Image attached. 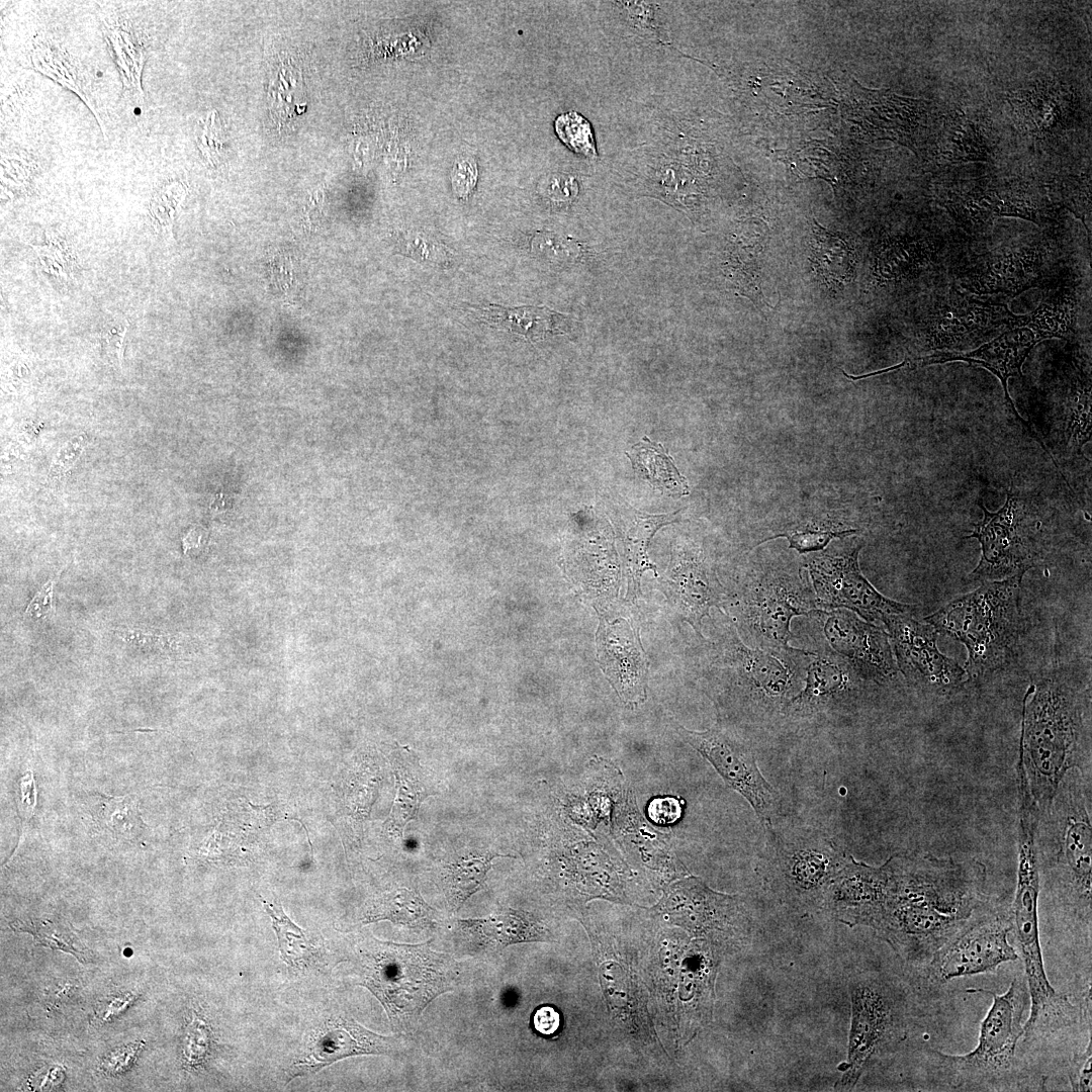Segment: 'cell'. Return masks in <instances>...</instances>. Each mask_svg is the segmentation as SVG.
I'll list each match as a JSON object with an SVG mask.
<instances>
[{"label": "cell", "instance_id": "6da1fadb", "mask_svg": "<svg viewBox=\"0 0 1092 1092\" xmlns=\"http://www.w3.org/2000/svg\"><path fill=\"white\" fill-rule=\"evenodd\" d=\"M886 864V898L873 928L906 961L927 965L980 916L986 868L929 853L895 854Z\"/></svg>", "mask_w": 1092, "mask_h": 1092}, {"label": "cell", "instance_id": "7a4b0ae2", "mask_svg": "<svg viewBox=\"0 0 1092 1092\" xmlns=\"http://www.w3.org/2000/svg\"><path fill=\"white\" fill-rule=\"evenodd\" d=\"M1084 712L1081 694L1055 676L1025 693L1017 770L1037 811H1049L1067 771L1081 767Z\"/></svg>", "mask_w": 1092, "mask_h": 1092}, {"label": "cell", "instance_id": "3957f363", "mask_svg": "<svg viewBox=\"0 0 1092 1092\" xmlns=\"http://www.w3.org/2000/svg\"><path fill=\"white\" fill-rule=\"evenodd\" d=\"M1023 575L986 581L958 597L923 620L965 645L966 671L983 676L1005 666L1013 657L1023 631L1020 607Z\"/></svg>", "mask_w": 1092, "mask_h": 1092}, {"label": "cell", "instance_id": "277c9868", "mask_svg": "<svg viewBox=\"0 0 1092 1092\" xmlns=\"http://www.w3.org/2000/svg\"><path fill=\"white\" fill-rule=\"evenodd\" d=\"M432 940L401 944L367 937L360 946L361 983L399 1028L417 1022L439 995L453 990L459 965L431 948Z\"/></svg>", "mask_w": 1092, "mask_h": 1092}, {"label": "cell", "instance_id": "5b68a950", "mask_svg": "<svg viewBox=\"0 0 1092 1092\" xmlns=\"http://www.w3.org/2000/svg\"><path fill=\"white\" fill-rule=\"evenodd\" d=\"M757 869L782 901L801 909L823 908L827 890L846 859L823 831L807 826L763 827Z\"/></svg>", "mask_w": 1092, "mask_h": 1092}, {"label": "cell", "instance_id": "8992f818", "mask_svg": "<svg viewBox=\"0 0 1092 1092\" xmlns=\"http://www.w3.org/2000/svg\"><path fill=\"white\" fill-rule=\"evenodd\" d=\"M1039 876L1030 839L1020 840L1018 880L1010 919L1024 963L1030 1012L1023 1026L1025 1043L1048 1038L1077 1022L1080 1010L1065 994L1057 992L1048 980L1041 953L1037 898Z\"/></svg>", "mask_w": 1092, "mask_h": 1092}, {"label": "cell", "instance_id": "52a82bcc", "mask_svg": "<svg viewBox=\"0 0 1092 1092\" xmlns=\"http://www.w3.org/2000/svg\"><path fill=\"white\" fill-rule=\"evenodd\" d=\"M992 996L993 1003L972 1052L947 1055L932 1051L936 1071L952 1089L991 1090L1000 1087L1015 1069L1016 1048L1030 1002L1026 981L1015 977L1004 994Z\"/></svg>", "mask_w": 1092, "mask_h": 1092}, {"label": "cell", "instance_id": "ba28073f", "mask_svg": "<svg viewBox=\"0 0 1092 1092\" xmlns=\"http://www.w3.org/2000/svg\"><path fill=\"white\" fill-rule=\"evenodd\" d=\"M723 658L735 671L740 706L748 721L770 725L804 685L810 651L776 652L745 645L734 628L725 636Z\"/></svg>", "mask_w": 1092, "mask_h": 1092}, {"label": "cell", "instance_id": "9c48e42d", "mask_svg": "<svg viewBox=\"0 0 1092 1092\" xmlns=\"http://www.w3.org/2000/svg\"><path fill=\"white\" fill-rule=\"evenodd\" d=\"M738 603L740 621L752 644L776 652L793 648L789 645L792 619L818 609L807 580L784 571H766L750 578Z\"/></svg>", "mask_w": 1092, "mask_h": 1092}, {"label": "cell", "instance_id": "30bf717a", "mask_svg": "<svg viewBox=\"0 0 1092 1092\" xmlns=\"http://www.w3.org/2000/svg\"><path fill=\"white\" fill-rule=\"evenodd\" d=\"M979 506L983 519L965 537L978 539L982 549L981 559L969 579L983 583L1024 575L1034 565L1038 552L1026 521V507L1013 484L999 511H988L981 499Z\"/></svg>", "mask_w": 1092, "mask_h": 1092}, {"label": "cell", "instance_id": "8fae6325", "mask_svg": "<svg viewBox=\"0 0 1092 1092\" xmlns=\"http://www.w3.org/2000/svg\"><path fill=\"white\" fill-rule=\"evenodd\" d=\"M677 734L706 760L724 782L752 807L761 825L774 824L780 809L779 793L765 780L752 748L720 723L705 731H692L674 723Z\"/></svg>", "mask_w": 1092, "mask_h": 1092}, {"label": "cell", "instance_id": "7c38bea8", "mask_svg": "<svg viewBox=\"0 0 1092 1092\" xmlns=\"http://www.w3.org/2000/svg\"><path fill=\"white\" fill-rule=\"evenodd\" d=\"M861 545L839 554H823L809 561L817 608H843L870 623L885 622L891 616L912 613L913 607L880 594L861 574L857 557Z\"/></svg>", "mask_w": 1092, "mask_h": 1092}, {"label": "cell", "instance_id": "4fadbf2b", "mask_svg": "<svg viewBox=\"0 0 1092 1092\" xmlns=\"http://www.w3.org/2000/svg\"><path fill=\"white\" fill-rule=\"evenodd\" d=\"M1012 932L1010 913L979 916L944 944L927 964L932 979L945 982L954 978L989 973L1019 954L1009 943Z\"/></svg>", "mask_w": 1092, "mask_h": 1092}, {"label": "cell", "instance_id": "5bb4252c", "mask_svg": "<svg viewBox=\"0 0 1092 1092\" xmlns=\"http://www.w3.org/2000/svg\"><path fill=\"white\" fill-rule=\"evenodd\" d=\"M898 670L915 687L944 693L962 686L968 673L937 647V631L929 623L915 620L911 613L889 617L884 622Z\"/></svg>", "mask_w": 1092, "mask_h": 1092}, {"label": "cell", "instance_id": "9a60e30c", "mask_svg": "<svg viewBox=\"0 0 1092 1092\" xmlns=\"http://www.w3.org/2000/svg\"><path fill=\"white\" fill-rule=\"evenodd\" d=\"M811 652L804 685L783 713L789 722H820L850 706L864 680L853 666L828 645Z\"/></svg>", "mask_w": 1092, "mask_h": 1092}, {"label": "cell", "instance_id": "2e32d148", "mask_svg": "<svg viewBox=\"0 0 1092 1092\" xmlns=\"http://www.w3.org/2000/svg\"><path fill=\"white\" fill-rule=\"evenodd\" d=\"M827 645L844 657L864 680L885 685L896 677L898 667L889 634L861 620L849 610H815Z\"/></svg>", "mask_w": 1092, "mask_h": 1092}, {"label": "cell", "instance_id": "e0dca14e", "mask_svg": "<svg viewBox=\"0 0 1092 1092\" xmlns=\"http://www.w3.org/2000/svg\"><path fill=\"white\" fill-rule=\"evenodd\" d=\"M1060 850L1057 864L1064 888L1072 895L1087 926L1091 927V824L1082 794L1069 788L1060 798Z\"/></svg>", "mask_w": 1092, "mask_h": 1092}, {"label": "cell", "instance_id": "ac0fdd59", "mask_svg": "<svg viewBox=\"0 0 1092 1092\" xmlns=\"http://www.w3.org/2000/svg\"><path fill=\"white\" fill-rule=\"evenodd\" d=\"M1043 340V336L1029 324L1027 315H1024L1023 321L1020 324L1003 331L998 337L981 345L975 350L969 352H938L918 359L917 364L929 365L964 361L973 365L982 366L994 373L1002 383L1005 402L1013 419L1040 444L1042 449L1052 458L1039 437H1037L1029 424L1017 413L1008 391V379L1010 377L1022 378L1021 368L1025 359L1034 346Z\"/></svg>", "mask_w": 1092, "mask_h": 1092}, {"label": "cell", "instance_id": "d6986e66", "mask_svg": "<svg viewBox=\"0 0 1092 1092\" xmlns=\"http://www.w3.org/2000/svg\"><path fill=\"white\" fill-rule=\"evenodd\" d=\"M1049 247L1042 243L990 253L969 265L961 285L975 294L1017 295L1039 286L1045 273Z\"/></svg>", "mask_w": 1092, "mask_h": 1092}, {"label": "cell", "instance_id": "ffe728a7", "mask_svg": "<svg viewBox=\"0 0 1092 1092\" xmlns=\"http://www.w3.org/2000/svg\"><path fill=\"white\" fill-rule=\"evenodd\" d=\"M850 992L852 1022L848 1062L841 1078L845 1087H852L857 1082L870 1059L891 1038L896 1023L894 1003L880 984L861 982Z\"/></svg>", "mask_w": 1092, "mask_h": 1092}, {"label": "cell", "instance_id": "44dd1931", "mask_svg": "<svg viewBox=\"0 0 1092 1092\" xmlns=\"http://www.w3.org/2000/svg\"><path fill=\"white\" fill-rule=\"evenodd\" d=\"M1023 317L1002 304L956 297L932 311L926 339L933 350L956 349L976 344L1002 328L1010 329Z\"/></svg>", "mask_w": 1092, "mask_h": 1092}, {"label": "cell", "instance_id": "7402d4cb", "mask_svg": "<svg viewBox=\"0 0 1092 1092\" xmlns=\"http://www.w3.org/2000/svg\"><path fill=\"white\" fill-rule=\"evenodd\" d=\"M887 885L886 862L872 867L847 855L827 890L823 908L849 926L873 928L885 902Z\"/></svg>", "mask_w": 1092, "mask_h": 1092}, {"label": "cell", "instance_id": "603a6c76", "mask_svg": "<svg viewBox=\"0 0 1092 1092\" xmlns=\"http://www.w3.org/2000/svg\"><path fill=\"white\" fill-rule=\"evenodd\" d=\"M395 1046L393 1037L377 1034L354 1019L335 1018L313 1034L304 1053L290 1067L288 1079L314 1074L348 1057L390 1054Z\"/></svg>", "mask_w": 1092, "mask_h": 1092}, {"label": "cell", "instance_id": "cb8c5ba5", "mask_svg": "<svg viewBox=\"0 0 1092 1092\" xmlns=\"http://www.w3.org/2000/svg\"><path fill=\"white\" fill-rule=\"evenodd\" d=\"M456 945L469 954L494 953L521 942L549 941V929L533 914L508 908L490 916L457 919L453 924Z\"/></svg>", "mask_w": 1092, "mask_h": 1092}, {"label": "cell", "instance_id": "d4e9b609", "mask_svg": "<svg viewBox=\"0 0 1092 1092\" xmlns=\"http://www.w3.org/2000/svg\"><path fill=\"white\" fill-rule=\"evenodd\" d=\"M605 624L598 632V655L609 680L622 702L629 706L646 699V663L640 641L626 621Z\"/></svg>", "mask_w": 1092, "mask_h": 1092}, {"label": "cell", "instance_id": "484cf974", "mask_svg": "<svg viewBox=\"0 0 1092 1092\" xmlns=\"http://www.w3.org/2000/svg\"><path fill=\"white\" fill-rule=\"evenodd\" d=\"M613 512L612 520L624 547L629 592L636 594L640 589L642 574L646 570H654V565L647 555L651 538L659 528L673 523L676 514L650 515L630 508L624 503L623 506L613 509Z\"/></svg>", "mask_w": 1092, "mask_h": 1092}, {"label": "cell", "instance_id": "4316f807", "mask_svg": "<svg viewBox=\"0 0 1092 1092\" xmlns=\"http://www.w3.org/2000/svg\"><path fill=\"white\" fill-rule=\"evenodd\" d=\"M104 37L118 68L123 92L133 100L141 112L145 103L142 73L147 58V48L140 32L127 20L105 22Z\"/></svg>", "mask_w": 1092, "mask_h": 1092}, {"label": "cell", "instance_id": "83f0119b", "mask_svg": "<svg viewBox=\"0 0 1092 1092\" xmlns=\"http://www.w3.org/2000/svg\"><path fill=\"white\" fill-rule=\"evenodd\" d=\"M485 323L538 342L548 335L566 332V315L546 306L503 307L489 304L474 309Z\"/></svg>", "mask_w": 1092, "mask_h": 1092}, {"label": "cell", "instance_id": "f1b7e54d", "mask_svg": "<svg viewBox=\"0 0 1092 1092\" xmlns=\"http://www.w3.org/2000/svg\"><path fill=\"white\" fill-rule=\"evenodd\" d=\"M933 156L940 163L986 160L990 144L981 125L962 112L945 118L934 139Z\"/></svg>", "mask_w": 1092, "mask_h": 1092}, {"label": "cell", "instance_id": "f546056e", "mask_svg": "<svg viewBox=\"0 0 1092 1092\" xmlns=\"http://www.w3.org/2000/svg\"><path fill=\"white\" fill-rule=\"evenodd\" d=\"M636 474L646 480L653 489L673 497L690 493V487L662 444L644 437L641 442L625 453Z\"/></svg>", "mask_w": 1092, "mask_h": 1092}, {"label": "cell", "instance_id": "4dcf8cb0", "mask_svg": "<svg viewBox=\"0 0 1092 1092\" xmlns=\"http://www.w3.org/2000/svg\"><path fill=\"white\" fill-rule=\"evenodd\" d=\"M30 58L35 70L70 89L81 98L94 113L105 135L101 117L91 96L89 84L70 55L55 41L36 36Z\"/></svg>", "mask_w": 1092, "mask_h": 1092}, {"label": "cell", "instance_id": "1f68e13d", "mask_svg": "<svg viewBox=\"0 0 1092 1092\" xmlns=\"http://www.w3.org/2000/svg\"><path fill=\"white\" fill-rule=\"evenodd\" d=\"M673 593L682 616L700 634L703 618L721 601L722 592L701 564L688 563L674 574Z\"/></svg>", "mask_w": 1092, "mask_h": 1092}, {"label": "cell", "instance_id": "d6a6232c", "mask_svg": "<svg viewBox=\"0 0 1092 1092\" xmlns=\"http://www.w3.org/2000/svg\"><path fill=\"white\" fill-rule=\"evenodd\" d=\"M1060 421V445L1082 456L1083 446L1091 440V381L1086 374H1077L1070 382Z\"/></svg>", "mask_w": 1092, "mask_h": 1092}, {"label": "cell", "instance_id": "836d02e7", "mask_svg": "<svg viewBox=\"0 0 1092 1092\" xmlns=\"http://www.w3.org/2000/svg\"><path fill=\"white\" fill-rule=\"evenodd\" d=\"M435 916V909L418 892L399 888L372 900L362 922L368 924L388 920L397 925L421 928L431 925Z\"/></svg>", "mask_w": 1092, "mask_h": 1092}, {"label": "cell", "instance_id": "e575fe53", "mask_svg": "<svg viewBox=\"0 0 1092 1092\" xmlns=\"http://www.w3.org/2000/svg\"><path fill=\"white\" fill-rule=\"evenodd\" d=\"M397 795L387 821V829L401 837L405 824L416 818L422 802L436 791L429 785L419 762L408 756L395 770Z\"/></svg>", "mask_w": 1092, "mask_h": 1092}, {"label": "cell", "instance_id": "d590c367", "mask_svg": "<svg viewBox=\"0 0 1092 1092\" xmlns=\"http://www.w3.org/2000/svg\"><path fill=\"white\" fill-rule=\"evenodd\" d=\"M511 857L510 854L485 852L469 854L447 864L444 872V890L448 906L456 912L477 891L483 889L486 875L494 857Z\"/></svg>", "mask_w": 1092, "mask_h": 1092}, {"label": "cell", "instance_id": "8d00e7d4", "mask_svg": "<svg viewBox=\"0 0 1092 1092\" xmlns=\"http://www.w3.org/2000/svg\"><path fill=\"white\" fill-rule=\"evenodd\" d=\"M1061 90L1048 84L1021 90L1011 99V104L1025 127L1034 133H1044L1062 121L1064 101Z\"/></svg>", "mask_w": 1092, "mask_h": 1092}, {"label": "cell", "instance_id": "74e56055", "mask_svg": "<svg viewBox=\"0 0 1092 1092\" xmlns=\"http://www.w3.org/2000/svg\"><path fill=\"white\" fill-rule=\"evenodd\" d=\"M821 277L831 284H844L852 278L853 255L844 241L816 224L812 260Z\"/></svg>", "mask_w": 1092, "mask_h": 1092}, {"label": "cell", "instance_id": "f35d334b", "mask_svg": "<svg viewBox=\"0 0 1092 1092\" xmlns=\"http://www.w3.org/2000/svg\"><path fill=\"white\" fill-rule=\"evenodd\" d=\"M1027 321L1044 340L1071 336L1076 322L1074 293L1069 289H1061L1049 294L1031 314L1027 315Z\"/></svg>", "mask_w": 1092, "mask_h": 1092}, {"label": "cell", "instance_id": "ab89813d", "mask_svg": "<svg viewBox=\"0 0 1092 1092\" xmlns=\"http://www.w3.org/2000/svg\"><path fill=\"white\" fill-rule=\"evenodd\" d=\"M260 900L272 920L281 960L286 965L296 968L312 951L305 932L285 914L281 904L269 903L262 897Z\"/></svg>", "mask_w": 1092, "mask_h": 1092}, {"label": "cell", "instance_id": "60d3db41", "mask_svg": "<svg viewBox=\"0 0 1092 1092\" xmlns=\"http://www.w3.org/2000/svg\"><path fill=\"white\" fill-rule=\"evenodd\" d=\"M271 111L279 123L288 122L299 114L303 105V91L300 75L288 62L279 68L270 84Z\"/></svg>", "mask_w": 1092, "mask_h": 1092}, {"label": "cell", "instance_id": "b9f144b4", "mask_svg": "<svg viewBox=\"0 0 1092 1092\" xmlns=\"http://www.w3.org/2000/svg\"><path fill=\"white\" fill-rule=\"evenodd\" d=\"M15 931L30 933L35 942L53 949L70 952L81 963L87 962V952L71 929L51 920L16 921L10 924Z\"/></svg>", "mask_w": 1092, "mask_h": 1092}, {"label": "cell", "instance_id": "7bdbcfd3", "mask_svg": "<svg viewBox=\"0 0 1092 1092\" xmlns=\"http://www.w3.org/2000/svg\"><path fill=\"white\" fill-rule=\"evenodd\" d=\"M558 138L572 151L588 159L597 158V149L590 123L579 113L570 111L555 120Z\"/></svg>", "mask_w": 1092, "mask_h": 1092}, {"label": "cell", "instance_id": "ee69618b", "mask_svg": "<svg viewBox=\"0 0 1092 1092\" xmlns=\"http://www.w3.org/2000/svg\"><path fill=\"white\" fill-rule=\"evenodd\" d=\"M112 632L133 647L176 658L180 654V638L155 629L118 627Z\"/></svg>", "mask_w": 1092, "mask_h": 1092}, {"label": "cell", "instance_id": "f6af8a7d", "mask_svg": "<svg viewBox=\"0 0 1092 1092\" xmlns=\"http://www.w3.org/2000/svg\"><path fill=\"white\" fill-rule=\"evenodd\" d=\"M102 821L116 833L132 836L143 824L136 817L135 804L129 797L108 799L102 806Z\"/></svg>", "mask_w": 1092, "mask_h": 1092}, {"label": "cell", "instance_id": "bcb514c9", "mask_svg": "<svg viewBox=\"0 0 1092 1092\" xmlns=\"http://www.w3.org/2000/svg\"><path fill=\"white\" fill-rule=\"evenodd\" d=\"M198 148L212 167L223 162L225 141L219 116L215 110L208 113L197 134Z\"/></svg>", "mask_w": 1092, "mask_h": 1092}, {"label": "cell", "instance_id": "7dc6e473", "mask_svg": "<svg viewBox=\"0 0 1092 1092\" xmlns=\"http://www.w3.org/2000/svg\"><path fill=\"white\" fill-rule=\"evenodd\" d=\"M1058 193L1063 204L1085 222L1091 211L1090 180L1086 176L1066 178L1059 183Z\"/></svg>", "mask_w": 1092, "mask_h": 1092}, {"label": "cell", "instance_id": "c3c4849f", "mask_svg": "<svg viewBox=\"0 0 1092 1092\" xmlns=\"http://www.w3.org/2000/svg\"><path fill=\"white\" fill-rule=\"evenodd\" d=\"M210 1046V1030L206 1021L194 1013L192 1020L187 1026L184 1041L183 1055L186 1064L190 1067L198 1066L204 1061Z\"/></svg>", "mask_w": 1092, "mask_h": 1092}, {"label": "cell", "instance_id": "681fc988", "mask_svg": "<svg viewBox=\"0 0 1092 1092\" xmlns=\"http://www.w3.org/2000/svg\"><path fill=\"white\" fill-rule=\"evenodd\" d=\"M396 249L421 261L443 264L448 260L447 251L442 245L421 235H399L396 239Z\"/></svg>", "mask_w": 1092, "mask_h": 1092}, {"label": "cell", "instance_id": "f907efd6", "mask_svg": "<svg viewBox=\"0 0 1092 1092\" xmlns=\"http://www.w3.org/2000/svg\"><path fill=\"white\" fill-rule=\"evenodd\" d=\"M621 10H624L626 18L638 33L651 37L659 42L661 39L658 27L655 24V5L649 2H615Z\"/></svg>", "mask_w": 1092, "mask_h": 1092}, {"label": "cell", "instance_id": "816d5d0a", "mask_svg": "<svg viewBox=\"0 0 1092 1092\" xmlns=\"http://www.w3.org/2000/svg\"><path fill=\"white\" fill-rule=\"evenodd\" d=\"M87 445L85 435L75 436L67 441L54 457L48 478L60 479L75 464Z\"/></svg>", "mask_w": 1092, "mask_h": 1092}, {"label": "cell", "instance_id": "f5cc1de1", "mask_svg": "<svg viewBox=\"0 0 1092 1092\" xmlns=\"http://www.w3.org/2000/svg\"><path fill=\"white\" fill-rule=\"evenodd\" d=\"M179 196H181V188L176 184L166 185L155 193L150 204V212L158 223L172 224L178 203L176 197Z\"/></svg>", "mask_w": 1092, "mask_h": 1092}, {"label": "cell", "instance_id": "db71d44e", "mask_svg": "<svg viewBox=\"0 0 1092 1092\" xmlns=\"http://www.w3.org/2000/svg\"><path fill=\"white\" fill-rule=\"evenodd\" d=\"M62 572L63 569L37 589L23 613L24 618L43 620L55 614V586Z\"/></svg>", "mask_w": 1092, "mask_h": 1092}, {"label": "cell", "instance_id": "11a10c76", "mask_svg": "<svg viewBox=\"0 0 1092 1092\" xmlns=\"http://www.w3.org/2000/svg\"><path fill=\"white\" fill-rule=\"evenodd\" d=\"M1092 1044L1089 1040L1084 1051L1076 1054L1069 1069V1081L1075 1092H1087L1092 1090Z\"/></svg>", "mask_w": 1092, "mask_h": 1092}, {"label": "cell", "instance_id": "9f6ffc18", "mask_svg": "<svg viewBox=\"0 0 1092 1092\" xmlns=\"http://www.w3.org/2000/svg\"><path fill=\"white\" fill-rule=\"evenodd\" d=\"M144 1044V1041H138L115 1049L102 1060L100 1069L109 1075L124 1072L132 1066Z\"/></svg>", "mask_w": 1092, "mask_h": 1092}, {"label": "cell", "instance_id": "6f0895ef", "mask_svg": "<svg viewBox=\"0 0 1092 1092\" xmlns=\"http://www.w3.org/2000/svg\"><path fill=\"white\" fill-rule=\"evenodd\" d=\"M128 330V322L121 320L109 326L103 335L105 350L110 360L121 368L123 343Z\"/></svg>", "mask_w": 1092, "mask_h": 1092}, {"label": "cell", "instance_id": "680465c9", "mask_svg": "<svg viewBox=\"0 0 1092 1092\" xmlns=\"http://www.w3.org/2000/svg\"><path fill=\"white\" fill-rule=\"evenodd\" d=\"M477 180V170L469 162L457 165L452 174V185L458 197L466 198L473 190Z\"/></svg>", "mask_w": 1092, "mask_h": 1092}, {"label": "cell", "instance_id": "91938a15", "mask_svg": "<svg viewBox=\"0 0 1092 1092\" xmlns=\"http://www.w3.org/2000/svg\"><path fill=\"white\" fill-rule=\"evenodd\" d=\"M30 167L26 159L20 156H5L2 158V180L8 178L12 182L25 183L29 179Z\"/></svg>", "mask_w": 1092, "mask_h": 1092}, {"label": "cell", "instance_id": "94428289", "mask_svg": "<svg viewBox=\"0 0 1092 1092\" xmlns=\"http://www.w3.org/2000/svg\"><path fill=\"white\" fill-rule=\"evenodd\" d=\"M533 1026L536 1031L543 1035H552L557 1032L560 1027V1015L558 1011L551 1006L539 1007L533 1017Z\"/></svg>", "mask_w": 1092, "mask_h": 1092}, {"label": "cell", "instance_id": "6125c7cd", "mask_svg": "<svg viewBox=\"0 0 1092 1092\" xmlns=\"http://www.w3.org/2000/svg\"><path fill=\"white\" fill-rule=\"evenodd\" d=\"M650 802L648 807L649 817L658 824H667L676 821L680 815L667 810L681 808V804L675 798H660Z\"/></svg>", "mask_w": 1092, "mask_h": 1092}, {"label": "cell", "instance_id": "be15d7a7", "mask_svg": "<svg viewBox=\"0 0 1092 1092\" xmlns=\"http://www.w3.org/2000/svg\"><path fill=\"white\" fill-rule=\"evenodd\" d=\"M51 247L33 246L44 270L53 275H64L65 262L62 253Z\"/></svg>", "mask_w": 1092, "mask_h": 1092}, {"label": "cell", "instance_id": "e7e4bbea", "mask_svg": "<svg viewBox=\"0 0 1092 1092\" xmlns=\"http://www.w3.org/2000/svg\"><path fill=\"white\" fill-rule=\"evenodd\" d=\"M132 1000L133 997L130 995L113 998V1000H111L110 1003L105 1006L104 1011L100 1016H102L103 1020H108L123 1011L127 1006L131 1004Z\"/></svg>", "mask_w": 1092, "mask_h": 1092}, {"label": "cell", "instance_id": "03108f58", "mask_svg": "<svg viewBox=\"0 0 1092 1092\" xmlns=\"http://www.w3.org/2000/svg\"><path fill=\"white\" fill-rule=\"evenodd\" d=\"M62 1076V1070L60 1068L53 1067L49 1069L46 1074L39 1075L37 1078L35 1077V1082L38 1083L35 1086H37V1089L40 1090L48 1089V1087H55L63 1081Z\"/></svg>", "mask_w": 1092, "mask_h": 1092}]
</instances>
